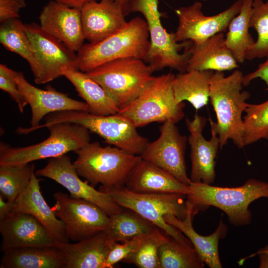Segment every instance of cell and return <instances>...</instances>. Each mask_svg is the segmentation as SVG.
I'll use <instances>...</instances> for the list:
<instances>
[{"mask_svg": "<svg viewBox=\"0 0 268 268\" xmlns=\"http://www.w3.org/2000/svg\"><path fill=\"white\" fill-rule=\"evenodd\" d=\"M53 198L55 204L52 208L63 222L69 240L81 241L107 229L110 216L96 204L62 192L55 193Z\"/></svg>", "mask_w": 268, "mask_h": 268, "instance_id": "obj_11", "label": "cell"}, {"mask_svg": "<svg viewBox=\"0 0 268 268\" xmlns=\"http://www.w3.org/2000/svg\"><path fill=\"white\" fill-rule=\"evenodd\" d=\"M22 6L15 0H0V22L19 18Z\"/></svg>", "mask_w": 268, "mask_h": 268, "instance_id": "obj_39", "label": "cell"}, {"mask_svg": "<svg viewBox=\"0 0 268 268\" xmlns=\"http://www.w3.org/2000/svg\"><path fill=\"white\" fill-rule=\"evenodd\" d=\"M237 67L238 63L225 44L224 34L219 33L201 43L193 44L187 71L223 72Z\"/></svg>", "mask_w": 268, "mask_h": 268, "instance_id": "obj_25", "label": "cell"}, {"mask_svg": "<svg viewBox=\"0 0 268 268\" xmlns=\"http://www.w3.org/2000/svg\"><path fill=\"white\" fill-rule=\"evenodd\" d=\"M124 186L128 190L141 194H182L190 193L185 185L156 164L141 159L127 175Z\"/></svg>", "mask_w": 268, "mask_h": 268, "instance_id": "obj_21", "label": "cell"}, {"mask_svg": "<svg viewBox=\"0 0 268 268\" xmlns=\"http://www.w3.org/2000/svg\"><path fill=\"white\" fill-rule=\"evenodd\" d=\"M243 0H237L229 8L214 15H205L202 4L196 1L175 10L179 24L174 33L177 42L191 41L201 43L213 35L225 32L232 19L240 11Z\"/></svg>", "mask_w": 268, "mask_h": 268, "instance_id": "obj_12", "label": "cell"}, {"mask_svg": "<svg viewBox=\"0 0 268 268\" xmlns=\"http://www.w3.org/2000/svg\"><path fill=\"white\" fill-rule=\"evenodd\" d=\"M69 7L81 9L86 4L94 0H55Z\"/></svg>", "mask_w": 268, "mask_h": 268, "instance_id": "obj_41", "label": "cell"}, {"mask_svg": "<svg viewBox=\"0 0 268 268\" xmlns=\"http://www.w3.org/2000/svg\"><path fill=\"white\" fill-rule=\"evenodd\" d=\"M50 135L37 144L12 147L3 142L0 144V165H21L58 157L74 151L90 142L89 131L74 123H59L46 127Z\"/></svg>", "mask_w": 268, "mask_h": 268, "instance_id": "obj_9", "label": "cell"}, {"mask_svg": "<svg viewBox=\"0 0 268 268\" xmlns=\"http://www.w3.org/2000/svg\"><path fill=\"white\" fill-rule=\"evenodd\" d=\"M243 117L244 146L261 139L268 140V100L259 104H249Z\"/></svg>", "mask_w": 268, "mask_h": 268, "instance_id": "obj_34", "label": "cell"}, {"mask_svg": "<svg viewBox=\"0 0 268 268\" xmlns=\"http://www.w3.org/2000/svg\"><path fill=\"white\" fill-rule=\"evenodd\" d=\"M258 254L260 260V268H268V246L260 250Z\"/></svg>", "mask_w": 268, "mask_h": 268, "instance_id": "obj_43", "label": "cell"}, {"mask_svg": "<svg viewBox=\"0 0 268 268\" xmlns=\"http://www.w3.org/2000/svg\"><path fill=\"white\" fill-rule=\"evenodd\" d=\"M105 231L73 243L57 242L66 268H104L113 244Z\"/></svg>", "mask_w": 268, "mask_h": 268, "instance_id": "obj_24", "label": "cell"}, {"mask_svg": "<svg viewBox=\"0 0 268 268\" xmlns=\"http://www.w3.org/2000/svg\"><path fill=\"white\" fill-rule=\"evenodd\" d=\"M243 76L242 71L235 69L227 76L222 71H216L211 77L209 100L216 122L211 119L209 120L211 130L219 138L220 148L227 144L229 139L240 148L244 147L242 114L248 105L246 101L250 94L242 91Z\"/></svg>", "mask_w": 268, "mask_h": 268, "instance_id": "obj_1", "label": "cell"}, {"mask_svg": "<svg viewBox=\"0 0 268 268\" xmlns=\"http://www.w3.org/2000/svg\"><path fill=\"white\" fill-rule=\"evenodd\" d=\"M126 14L122 5L111 0L87 3L81 9L85 40L94 42L114 33L126 24Z\"/></svg>", "mask_w": 268, "mask_h": 268, "instance_id": "obj_20", "label": "cell"}, {"mask_svg": "<svg viewBox=\"0 0 268 268\" xmlns=\"http://www.w3.org/2000/svg\"><path fill=\"white\" fill-rule=\"evenodd\" d=\"M147 235L138 236L121 243H115L106 259L104 268H113L118 263L123 262L138 248Z\"/></svg>", "mask_w": 268, "mask_h": 268, "instance_id": "obj_38", "label": "cell"}, {"mask_svg": "<svg viewBox=\"0 0 268 268\" xmlns=\"http://www.w3.org/2000/svg\"><path fill=\"white\" fill-rule=\"evenodd\" d=\"M119 4H120L123 7L126 14L129 12V4L130 0H111Z\"/></svg>", "mask_w": 268, "mask_h": 268, "instance_id": "obj_44", "label": "cell"}, {"mask_svg": "<svg viewBox=\"0 0 268 268\" xmlns=\"http://www.w3.org/2000/svg\"><path fill=\"white\" fill-rule=\"evenodd\" d=\"M159 268H202L204 264L192 243L169 236L159 250Z\"/></svg>", "mask_w": 268, "mask_h": 268, "instance_id": "obj_32", "label": "cell"}, {"mask_svg": "<svg viewBox=\"0 0 268 268\" xmlns=\"http://www.w3.org/2000/svg\"><path fill=\"white\" fill-rule=\"evenodd\" d=\"M39 181L34 173L27 187L14 201L11 211L31 215L44 226L57 242H69L63 222L57 217L53 208L48 205L42 195Z\"/></svg>", "mask_w": 268, "mask_h": 268, "instance_id": "obj_22", "label": "cell"}, {"mask_svg": "<svg viewBox=\"0 0 268 268\" xmlns=\"http://www.w3.org/2000/svg\"><path fill=\"white\" fill-rule=\"evenodd\" d=\"M0 268H66L56 246L28 247L3 252Z\"/></svg>", "mask_w": 268, "mask_h": 268, "instance_id": "obj_27", "label": "cell"}, {"mask_svg": "<svg viewBox=\"0 0 268 268\" xmlns=\"http://www.w3.org/2000/svg\"><path fill=\"white\" fill-rule=\"evenodd\" d=\"M35 166L29 163L21 165H0V196L13 202L28 185Z\"/></svg>", "mask_w": 268, "mask_h": 268, "instance_id": "obj_33", "label": "cell"}, {"mask_svg": "<svg viewBox=\"0 0 268 268\" xmlns=\"http://www.w3.org/2000/svg\"><path fill=\"white\" fill-rule=\"evenodd\" d=\"M257 78H260L265 81L267 85L266 90H268V57L264 63L259 65L256 70L243 76V86H248L253 80Z\"/></svg>", "mask_w": 268, "mask_h": 268, "instance_id": "obj_40", "label": "cell"}, {"mask_svg": "<svg viewBox=\"0 0 268 268\" xmlns=\"http://www.w3.org/2000/svg\"><path fill=\"white\" fill-rule=\"evenodd\" d=\"M147 24L143 18H132L120 30L98 41L83 44L76 54L78 70L88 72L118 59H146L150 48Z\"/></svg>", "mask_w": 268, "mask_h": 268, "instance_id": "obj_2", "label": "cell"}, {"mask_svg": "<svg viewBox=\"0 0 268 268\" xmlns=\"http://www.w3.org/2000/svg\"><path fill=\"white\" fill-rule=\"evenodd\" d=\"M40 26L47 33L57 38L76 52L85 40L81 9L69 7L55 0H50L39 16Z\"/></svg>", "mask_w": 268, "mask_h": 268, "instance_id": "obj_19", "label": "cell"}, {"mask_svg": "<svg viewBox=\"0 0 268 268\" xmlns=\"http://www.w3.org/2000/svg\"><path fill=\"white\" fill-rule=\"evenodd\" d=\"M175 76L169 72L154 76L135 98L120 108L118 113L136 128L167 121L177 123L184 117L185 103L175 100L172 86Z\"/></svg>", "mask_w": 268, "mask_h": 268, "instance_id": "obj_8", "label": "cell"}, {"mask_svg": "<svg viewBox=\"0 0 268 268\" xmlns=\"http://www.w3.org/2000/svg\"><path fill=\"white\" fill-rule=\"evenodd\" d=\"M213 73L212 70H190L175 75L172 86L176 102L187 101L196 110L206 105Z\"/></svg>", "mask_w": 268, "mask_h": 268, "instance_id": "obj_28", "label": "cell"}, {"mask_svg": "<svg viewBox=\"0 0 268 268\" xmlns=\"http://www.w3.org/2000/svg\"><path fill=\"white\" fill-rule=\"evenodd\" d=\"M266 3L268 5V0H267V2Z\"/></svg>", "mask_w": 268, "mask_h": 268, "instance_id": "obj_46", "label": "cell"}, {"mask_svg": "<svg viewBox=\"0 0 268 268\" xmlns=\"http://www.w3.org/2000/svg\"><path fill=\"white\" fill-rule=\"evenodd\" d=\"M187 201L198 210L210 206L224 211L236 226L249 224L252 213L249 207L254 201L268 197V183L252 178L237 187H222L191 182Z\"/></svg>", "mask_w": 268, "mask_h": 268, "instance_id": "obj_3", "label": "cell"}, {"mask_svg": "<svg viewBox=\"0 0 268 268\" xmlns=\"http://www.w3.org/2000/svg\"><path fill=\"white\" fill-rule=\"evenodd\" d=\"M74 152L77 157L73 163L78 175L94 188L99 184L106 188L124 186L129 173L141 159L115 146H102L98 141Z\"/></svg>", "mask_w": 268, "mask_h": 268, "instance_id": "obj_6", "label": "cell"}, {"mask_svg": "<svg viewBox=\"0 0 268 268\" xmlns=\"http://www.w3.org/2000/svg\"><path fill=\"white\" fill-rule=\"evenodd\" d=\"M37 176L51 179L65 188L73 198L88 201L102 208L109 216L123 207L116 203L107 193L96 190L79 178L69 156L64 154L49 158L47 165L35 172Z\"/></svg>", "mask_w": 268, "mask_h": 268, "instance_id": "obj_14", "label": "cell"}, {"mask_svg": "<svg viewBox=\"0 0 268 268\" xmlns=\"http://www.w3.org/2000/svg\"><path fill=\"white\" fill-rule=\"evenodd\" d=\"M159 229L156 227L147 234L138 248L123 262L139 268H159V248L169 237L163 234Z\"/></svg>", "mask_w": 268, "mask_h": 268, "instance_id": "obj_36", "label": "cell"}, {"mask_svg": "<svg viewBox=\"0 0 268 268\" xmlns=\"http://www.w3.org/2000/svg\"><path fill=\"white\" fill-rule=\"evenodd\" d=\"M13 202L9 201L0 196V218L8 214L11 209Z\"/></svg>", "mask_w": 268, "mask_h": 268, "instance_id": "obj_42", "label": "cell"}, {"mask_svg": "<svg viewBox=\"0 0 268 268\" xmlns=\"http://www.w3.org/2000/svg\"></svg>", "mask_w": 268, "mask_h": 268, "instance_id": "obj_48", "label": "cell"}, {"mask_svg": "<svg viewBox=\"0 0 268 268\" xmlns=\"http://www.w3.org/2000/svg\"><path fill=\"white\" fill-rule=\"evenodd\" d=\"M44 121L43 124L35 128L33 132L56 123H74L97 134L106 143L137 155L142 154L149 142L138 133L131 120L118 113L98 115L88 112L64 111L47 115Z\"/></svg>", "mask_w": 268, "mask_h": 268, "instance_id": "obj_4", "label": "cell"}, {"mask_svg": "<svg viewBox=\"0 0 268 268\" xmlns=\"http://www.w3.org/2000/svg\"><path fill=\"white\" fill-rule=\"evenodd\" d=\"M187 212L185 218L181 219L173 214H166L164 219L169 224L184 234L189 239L200 258L209 268H221L218 252V243L227 233V226L221 219L218 225L211 234L202 236L194 229L192 218L197 213L193 205L186 200Z\"/></svg>", "mask_w": 268, "mask_h": 268, "instance_id": "obj_23", "label": "cell"}, {"mask_svg": "<svg viewBox=\"0 0 268 268\" xmlns=\"http://www.w3.org/2000/svg\"><path fill=\"white\" fill-rule=\"evenodd\" d=\"M99 190L109 194L120 206L132 210L154 224L165 234L182 242L191 243L180 231L167 223L166 214L185 218L187 212V195L182 194H141L131 192L124 186L106 188Z\"/></svg>", "mask_w": 268, "mask_h": 268, "instance_id": "obj_7", "label": "cell"}, {"mask_svg": "<svg viewBox=\"0 0 268 268\" xmlns=\"http://www.w3.org/2000/svg\"><path fill=\"white\" fill-rule=\"evenodd\" d=\"M17 1L22 6V8H24L26 7V0H15Z\"/></svg>", "mask_w": 268, "mask_h": 268, "instance_id": "obj_45", "label": "cell"}, {"mask_svg": "<svg viewBox=\"0 0 268 268\" xmlns=\"http://www.w3.org/2000/svg\"><path fill=\"white\" fill-rule=\"evenodd\" d=\"M0 42L7 50L15 53L28 63L36 83L41 75V67L37 54L25 25L19 18L0 23Z\"/></svg>", "mask_w": 268, "mask_h": 268, "instance_id": "obj_29", "label": "cell"}, {"mask_svg": "<svg viewBox=\"0 0 268 268\" xmlns=\"http://www.w3.org/2000/svg\"><path fill=\"white\" fill-rule=\"evenodd\" d=\"M253 11L250 20V28L257 33V39L245 55V59L268 57V5L263 0H253Z\"/></svg>", "mask_w": 268, "mask_h": 268, "instance_id": "obj_35", "label": "cell"}, {"mask_svg": "<svg viewBox=\"0 0 268 268\" xmlns=\"http://www.w3.org/2000/svg\"><path fill=\"white\" fill-rule=\"evenodd\" d=\"M199 1H206V0H198Z\"/></svg>", "mask_w": 268, "mask_h": 268, "instance_id": "obj_47", "label": "cell"}, {"mask_svg": "<svg viewBox=\"0 0 268 268\" xmlns=\"http://www.w3.org/2000/svg\"><path fill=\"white\" fill-rule=\"evenodd\" d=\"M253 0H243L240 11L231 21L225 36L227 47L239 64L245 61L246 52L255 42L249 31Z\"/></svg>", "mask_w": 268, "mask_h": 268, "instance_id": "obj_30", "label": "cell"}, {"mask_svg": "<svg viewBox=\"0 0 268 268\" xmlns=\"http://www.w3.org/2000/svg\"><path fill=\"white\" fill-rule=\"evenodd\" d=\"M0 232L3 252L22 247L56 246L57 244L40 222L23 212L11 211L0 218Z\"/></svg>", "mask_w": 268, "mask_h": 268, "instance_id": "obj_18", "label": "cell"}, {"mask_svg": "<svg viewBox=\"0 0 268 268\" xmlns=\"http://www.w3.org/2000/svg\"><path fill=\"white\" fill-rule=\"evenodd\" d=\"M0 88L9 95L22 113L28 104L27 101L17 86L13 75V70L1 64L0 65Z\"/></svg>", "mask_w": 268, "mask_h": 268, "instance_id": "obj_37", "label": "cell"}, {"mask_svg": "<svg viewBox=\"0 0 268 268\" xmlns=\"http://www.w3.org/2000/svg\"><path fill=\"white\" fill-rule=\"evenodd\" d=\"M158 2V0H130L129 4V12L141 13L147 24L150 44L144 62L154 71L170 67L185 72L193 43L189 40L177 42L174 33H168L163 27Z\"/></svg>", "mask_w": 268, "mask_h": 268, "instance_id": "obj_5", "label": "cell"}, {"mask_svg": "<svg viewBox=\"0 0 268 268\" xmlns=\"http://www.w3.org/2000/svg\"><path fill=\"white\" fill-rule=\"evenodd\" d=\"M62 74L72 83L78 95L88 105L89 113L109 115L119 112L120 108L115 101L86 72L64 67Z\"/></svg>", "mask_w": 268, "mask_h": 268, "instance_id": "obj_26", "label": "cell"}, {"mask_svg": "<svg viewBox=\"0 0 268 268\" xmlns=\"http://www.w3.org/2000/svg\"><path fill=\"white\" fill-rule=\"evenodd\" d=\"M158 138L149 142L142 154L143 159L166 170L182 183L191 182L187 173L185 151L187 137L182 135L176 124L169 121L160 127Z\"/></svg>", "mask_w": 268, "mask_h": 268, "instance_id": "obj_13", "label": "cell"}, {"mask_svg": "<svg viewBox=\"0 0 268 268\" xmlns=\"http://www.w3.org/2000/svg\"><path fill=\"white\" fill-rule=\"evenodd\" d=\"M25 25L41 67L40 77L36 84H44L63 76L64 67L78 69L75 52L44 31L39 24L32 22Z\"/></svg>", "mask_w": 268, "mask_h": 268, "instance_id": "obj_16", "label": "cell"}, {"mask_svg": "<svg viewBox=\"0 0 268 268\" xmlns=\"http://www.w3.org/2000/svg\"><path fill=\"white\" fill-rule=\"evenodd\" d=\"M153 72L144 60L127 57L105 63L86 73L121 108L135 98L146 87L154 77Z\"/></svg>", "mask_w": 268, "mask_h": 268, "instance_id": "obj_10", "label": "cell"}, {"mask_svg": "<svg viewBox=\"0 0 268 268\" xmlns=\"http://www.w3.org/2000/svg\"><path fill=\"white\" fill-rule=\"evenodd\" d=\"M157 227L135 212L125 208L110 216L105 230L113 243L124 242L135 237L148 234Z\"/></svg>", "mask_w": 268, "mask_h": 268, "instance_id": "obj_31", "label": "cell"}, {"mask_svg": "<svg viewBox=\"0 0 268 268\" xmlns=\"http://www.w3.org/2000/svg\"><path fill=\"white\" fill-rule=\"evenodd\" d=\"M206 123V118L197 113L192 120L186 119L192 164L190 179L193 183L211 185L215 178V159L220 148V140L212 130L210 139H205L202 131Z\"/></svg>", "mask_w": 268, "mask_h": 268, "instance_id": "obj_17", "label": "cell"}, {"mask_svg": "<svg viewBox=\"0 0 268 268\" xmlns=\"http://www.w3.org/2000/svg\"><path fill=\"white\" fill-rule=\"evenodd\" d=\"M13 75L18 88L30 106L32 114L31 127L18 128L16 133L19 134L32 132L34 129L40 125L44 118L52 113L64 111L89 112V107L85 102L73 99L51 86L46 89L37 88L26 80L22 72L13 70Z\"/></svg>", "mask_w": 268, "mask_h": 268, "instance_id": "obj_15", "label": "cell"}]
</instances>
